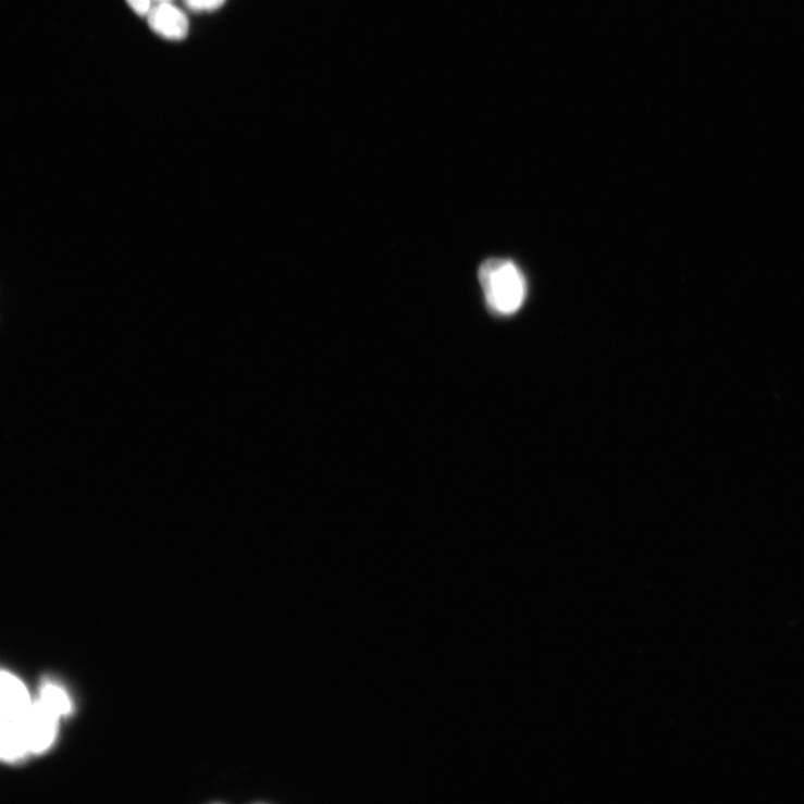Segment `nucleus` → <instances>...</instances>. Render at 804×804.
Returning <instances> with one entry per match:
<instances>
[{"mask_svg":"<svg viewBox=\"0 0 804 804\" xmlns=\"http://www.w3.org/2000/svg\"><path fill=\"white\" fill-rule=\"evenodd\" d=\"M2 738L0 753L8 760L29 752L33 702L25 685L11 672H2Z\"/></svg>","mask_w":804,"mask_h":804,"instance_id":"obj_1","label":"nucleus"},{"mask_svg":"<svg viewBox=\"0 0 804 804\" xmlns=\"http://www.w3.org/2000/svg\"><path fill=\"white\" fill-rule=\"evenodd\" d=\"M485 301L498 316H512L525 302L527 281L518 265L504 259L487 260L479 271Z\"/></svg>","mask_w":804,"mask_h":804,"instance_id":"obj_2","label":"nucleus"},{"mask_svg":"<svg viewBox=\"0 0 804 804\" xmlns=\"http://www.w3.org/2000/svg\"><path fill=\"white\" fill-rule=\"evenodd\" d=\"M61 715L40 698L33 703L29 725V750L44 752L53 743Z\"/></svg>","mask_w":804,"mask_h":804,"instance_id":"obj_3","label":"nucleus"},{"mask_svg":"<svg viewBox=\"0 0 804 804\" xmlns=\"http://www.w3.org/2000/svg\"><path fill=\"white\" fill-rule=\"evenodd\" d=\"M148 16L150 27L164 38L181 40L188 34L189 24L186 15L168 2H161L152 8Z\"/></svg>","mask_w":804,"mask_h":804,"instance_id":"obj_4","label":"nucleus"},{"mask_svg":"<svg viewBox=\"0 0 804 804\" xmlns=\"http://www.w3.org/2000/svg\"><path fill=\"white\" fill-rule=\"evenodd\" d=\"M39 698L49 704L61 716L69 714L72 707L66 693L54 684H47L41 689Z\"/></svg>","mask_w":804,"mask_h":804,"instance_id":"obj_5","label":"nucleus"},{"mask_svg":"<svg viewBox=\"0 0 804 804\" xmlns=\"http://www.w3.org/2000/svg\"><path fill=\"white\" fill-rule=\"evenodd\" d=\"M225 0H187V4L195 11H211L219 9Z\"/></svg>","mask_w":804,"mask_h":804,"instance_id":"obj_6","label":"nucleus"},{"mask_svg":"<svg viewBox=\"0 0 804 804\" xmlns=\"http://www.w3.org/2000/svg\"><path fill=\"white\" fill-rule=\"evenodd\" d=\"M126 2L139 16L148 15L151 10V0H126Z\"/></svg>","mask_w":804,"mask_h":804,"instance_id":"obj_7","label":"nucleus"},{"mask_svg":"<svg viewBox=\"0 0 804 804\" xmlns=\"http://www.w3.org/2000/svg\"><path fill=\"white\" fill-rule=\"evenodd\" d=\"M156 2H158V3L168 2V0H156Z\"/></svg>","mask_w":804,"mask_h":804,"instance_id":"obj_8","label":"nucleus"}]
</instances>
